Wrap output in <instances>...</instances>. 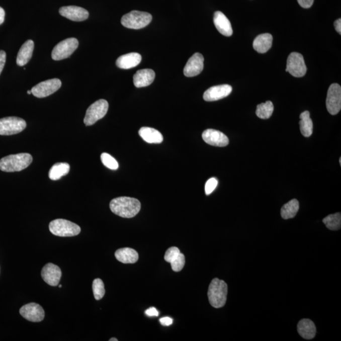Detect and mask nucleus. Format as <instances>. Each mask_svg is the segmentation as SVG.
Here are the masks:
<instances>
[{"label":"nucleus","instance_id":"nucleus-32","mask_svg":"<svg viewBox=\"0 0 341 341\" xmlns=\"http://www.w3.org/2000/svg\"><path fill=\"white\" fill-rule=\"evenodd\" d=\"M101 161L106 167L109 168L111 170L118 169L119 165L115 158L111 156V155L107 154V153H103L101 155Z\"/></svg>","mask_w":341,"mask_h":341},{"label":"nucleus","instance_id":"nucleus-5","mask_svg":"<svg viewBox=\"0 0 341 341\" xmlns=\"http://www.w3.org/2000/svg\"><path fill=\"white\" fill-rule=\"evenodd\" d=\"M152 17L147 12L132 11L123 16L121 23L128 29L144 28L151 22Z\"/></svg>","mask_w":341,"mask_h":341},{"label":"nucleus","instance_id":"nucleus-40","mask_svg":"<svg viewBox=\"0 0 341 341\" xmlns=\"http://www.w3.org/2000/svg\"><path fill=\"white\" fill-rule=\"evenodd\" d=\"M334 27L336 31L339 34H341V19H338L334 22Z\"/></svg>","mask_w":341,"mask_h":341},{"label":"nucleus","instance_id":"nucleus-29","mask_svg":"<svg viewBox=\"0 0 341 341\" xmlns=\"http://www.w3.org/2000/svg\"><path fill=\"white\" fill-rule=\"evenodd\" d=\"M274 111V105L270 101H267L265 103H262L258 106L256 110V115L261 119H269L273 115Z\"/></svg>","mask_w":341,"mask_h":341},{"label":"nucleus","instance_id":"nucleus-8","mask_svg":"<svg viewBox=\"0 0 341 341\" xmlns=\"http://www.w3.org/2000/svg\"><path fill=\"white\" fill-rule=\"evenodd\" d=\"M26 121L21 118L10 117L0 119V135L18 134L26 128Z\"/></svg>","mask_w":341,"mask_h":341},{"label":"nucleus","instance_id":"nucleus-16","mask_svg":"<svg viewBox=\"0 0 341 341\" xmlns=\"http://www.w3.org/2000/svg\"><path fill=\"white\" fill-rule=\"evenodd\" d=\"M59 12L61 16L75 22L86 21L90 16L87 10L76 6L61 7Z\"/></svg>","mask_w":341,"mask_h":341},{"label":"nucleus","instance_id":"nucleus-25","mask_svg":"<svg viewBox=\"0 0 341 341\" xmlns=\"http://www.w3.org/2000/svg\"><path fill=\"white\" fill-rule=\"evenodd\" d=\"M115 255L117 260L123 264H134L138 260L137 251L130 248L118 249Z\"/></svg>","mask_w":341,"mask_h":341},{"label":"nucleus","instance_id":"nucleus-28","mask_svg":"<svg viewBox=\"0 0 341 341\" xmlns=\"http://www.w3.org/2000/svg\"><path fill=\"white\" fill-rule=\"evenodd\" d=\"M299 209H300V205L297 200H291L282 207L281 216L284 219H292L297 214Z\"/></svg>","mask_w":341,"mask_h":341},{"label":"nucleus","instance_id":"nucleus-2","mask_svg":"<svg viewBox=\"0 0 341 341\" xmlns=\"http://www.w3.org/2000/svg\"><path fill=\"white\" fill-rule=\"evenodd\" d=\"M33 160L28 153L7 155L0 159V170L7 173L21 172L28 167Z\"/></svg>","mask_w":341,"mask_h":341},{"label":"nucleus","instance_id":"nucleus-3","mask_svg":"<svg viewBox=\"0 0 341 341\" xmlns=\"http://www.w3.org/2000/svg\"><path fill=\"white\" fill-rule=\"evenodd\" d=\"M207 295L211 306L216 308L222 307L226 303L227 284L218 278L214 279L210 284Z\"/></svg>","mask_w":341,"mask_h":341},{"label":"nucleus","instance_id":"nucleus-18","mask_svg":"<svg viewBox=\"0 0 341 341\" xmlns=\"http://www.w3.org/2000/svg\"><path fill=\"white\" fill-rule=\"evenodd\" d=\"M155 74L151 69L138 70L133 76V83L136 88L147 87L154 80Z\"/></svg>","mask_w":341,"mask_h":341},{"label":"nucleus","instance_id":"nucleus-17","mask_svg":"<svg viewBox=\"0 0 341 341\" xmlns=\"http://www.w3.org/2000/svg\"><path fill=\"white\" fill-rule=\"evenodd\" d=\"M232 87L231 86L224 84V85H220L213 86L208 89L204 94V100L206 101H216L221 100L228 96L232 92Z\"/></svg>","mask_w":341,"mask_h":341},{"label":"nucleus","instance_id":"nucleus-20","mask_svg":"<svg viewBox=\"0 0 341 341\" xmlns=\"http://www.w3.org/2000/svg\"><path fill=\"white\" fill-rule=\"evenodd\" d=\"M142 61V56L139 53H130L119 57L116 61V65L122 69H130L135 67Z\"/></svg>","mask_w":341,"mask_h":341},{"label":"nucleus","instance_id":"nucleus-34","mask_svg":"<svg viewBox=\"0 0 341 341\" xmlns=\"http://www.w3.org/2000/svg\"><path fill=\"white\" fill-rule=\"evenodd\" d=\"M185 264V258L184 254L182 253L178 257V258L175 261L170 263L173 271L175 272L181 271L183 268H184Z\"/></svg>","mask_w":341,"mask_h":341},{"label":"nucleus","instance_id":"nucleus-27","mask_svg":"<svg viewBox=\"0 0 341 341\" xmlns=\"http://www.w3.org/2000/svg\"><path fill=\"white\" fill-rule=\"evenodd\" d=\"M300 131L304 137H309L312 135L313 122L310 118V114L308 111H304L300 115Z\"/></svg>","mask_w":341,"mask_h":341},{"label":"nucleus","instance_id":"nucleus-21","mask_svg":"<svg viewBox=\"0 0 341 341\" xmlns=\"http://www.w3.org/2000/svg\"><path fill=\"white\" fill-rule=\"evenodd\" d=\"M34 48V41L28 40L22 46L17 57V64L19 66L26 65L33 56Z\"/></svg>","mask_w":341,"mask_h":341},{"label":"nucleus","instance_id":"nucleus-6","mask_svg":"<svg viewBox=\"0 0 341 341\" xmlns=\"http://www.w3.org/2000/svg\"><path fill=\"white\" fill-rule=\"evenodd\" d=\"M109 104L107 101L100 100L96 101L88 108L86 111L83 122L86 126L95 124L98 120L105 117L108 112Z\"/></svg>","mask_w":341,"mask_h":341},{"label":"nucleus","instance_id":"nucleus-38","mask_svg":"<svg viewBox=\"0 0 341 341\" xmlns=\"http://www.w3.org/2000/svg\"><path fill=\"white\" fill-rule=\"evenodd\" d=\"M145 314H146L147 316H149V317H157V316L159 315V312H158L156 308L154 307H151L147 309V310L145 311Z\"/></svg>","mask_w":341,"mask_h":341},{"label":"nucleus","instance_id":"nucleus-45","mask_svg":"<svg viewBox=\"0 0 341 341\" xmlns=\"http://www.w3.org/2000/svg\"><path fill=\"white\" fill-rule=\"evenodd\" d=\"M61 286H61V284H60V285H59V288H61Z\"/></svg>","mask_w":341,"mask_h":341},{"label":"nucleus","instance_id":"nucleus-23","mask_svg":"<svg viewBox=\"0 0 341 341\" xmlns=\"http://www.w3.org/2000/svg\"><path fill=\"white\" fill-rule=\"evenodd\" d=\"M273 41V38L271 34L268 33L261 34L254 39L253 43V48L259 53H265L271 48Z\"/></svg>","mask_w":341,"mask_h":341},{"label":"nucleus","instance_id":"nucleus-39","mask_svg":"<svg viewBox=\"0 0 341 341\" xmlns=\"http://www.w3.org/2000/svg\"><path fill=\"white\" fill-rule=\"evenodd\" d=\"M160 322L161 323V325L164 326H169L173 323V319L170 317H163L160 318Z\"/></svg>","mask_w":341,"mask_h":341},{"label":"nucleus","instance_id":"nucleus-1","mask_svg":"<svg viewBox=\"0 0 341 341\" xmlns=\"http://www.w3.org/2000/svg\"><path fill=\"white\" fill-rule=\"evenodd\" d=\"M111 211L118 216L124 218H132L140 211L141 204L135 198L120 197L111 201Z\"/></svg>","mask_w":341,"mask_h":341},{"label":"nucleus","instance_id":"nucleus-33","mask_svg":"<svg viewBox=\"0 0 341 341\" xmlns=\"http://www.w3.org/2000/svg\"><path fill=\"white\" fill-rule=\"evenodd\" d=\"M180 253H181V252H180L179 248L176 246L170 247L165 251L164 260L167 263H172L173 262L176 260Z\"/></svg>","mask_w":341,"mask_h":341},{"label":"nucleus","instance_id":"nucleus-44","mask_svg":"<svg viewBox=\"0 0 341 341\" xmlns=\"http://www.w3.org/2000/svg\"><path fill=\"white\" fill-rule=\"evenodd\" d=\"M339 163H340V165H341V158H340V159H339Z\"/></svg>","mask_w":341,"mask_h":341},{"label":"nucleus","instance_id":"nucleus-13","mask_svg":"<svg viewBox=\"0 0 341 341\" xmlns=\"http://www.w3.org/2000/svg\"><path fill=\"white\" fill-rule=\"evenodd\" d=\"M204 56L199 53H196L190 57L185 66L184 73L187 77L199 75L204 69Z\"/></svg>","mask_w":341,"mask_h":341},{"label":"nucleus","instance_id":"nucleus-37","mask_svg":"<svg viewBox=\"0 0 341 341\" xmlns=\"http://www.w3.org/2000/svg\"><path fill=\"white\" fill-rule=\"evenodd\" d=\"M298 4L304 9L310 8L313 6L314 0H297Z\"/></svg>","mask_w":341,"mask_h":341},{"label":"nucleus","instance_id":"nucleus-24","mask_svg":"<svg viewBox=\"0 0 341 341\" xmlns=\"http://www.w3.org/2000/svg\"><path fill=\"white\" fill-rule=\"evenodd\" d=\"M139 135L143 140L149 144H160L163 137L159 131L150 127H142L139 130Z\"/></svg>","mask_w":341,"mask_h":341},{"label":"nucleus","instance_id":"nucleus-15","mask_svg":"<svg viewBox=\"0 0 341 341\" xmlns=\"http://www.w3.org/2000/svg\"><path fill=\"white\" fill-rule=\"evenodd\" d=\"M61 274L62 273H61L60 268L51 263L47 264L41 271V276L43 280L51 286L58 285L61 278Z\"/></svg>","mask_w":341,"mask_h":341},{"label":"nucleus","instance_id":"nucleus-35","mask_svg":"<svg viewBox=\"0 0 341 341\" xmlns=\"http://www.w3.org/2000/svg\"><path fill=\"white\" fill-rule=\"evenodd\" d=\"M217 184H218V181L215 178H212V179H209L206 182V186H205L206 194L207 195L211 194L214 192V190L216 189Z\"/></svg>","mask_w":341,"mask_h":341},{"label":"nucleus","instance_id":"nucleus-42","mask_svg":"<svg viewBox=\"0 0 341 341\" xmlns=\"http://www.w3.org/2000/svg\"><path fill=\"white\" fill-rule=\"evenodd\" d=\"M110 341H118V339L116 338H110Z\"/></svg>","mask_w":341,"mask_h":341},{"label":"nucleus","instance_id":"nucleus-4","mask_svg":"<svg viewBox=\"0 0 341 341\" xmlns=\"http://www.w3.org/2000/svg\"><path fill=\"white\" fill-rule=\"evenodd\" d=\"M49 231L54 235L60 237H71L80 234V226L68 220L58 219L51 221L49 225Z\"/></svg>","mask_w":341,"mask_h":341},{"label":"nucleus","instance_id":"nucleus-14","mask_svg":"<svg viewBox=\"0 0 341 341\" xmlns=\"http://www.w3.org/2000/svg\"><path fill=\"white\" fill-rule=\"evenodd\" d=\"M202 138L207 144L216 147H226L229 138L223 133L214 129H207L202 133Z\"/></svg>","mask_w":341,"mask_h":341},{"label":"nucleus","instance_id":"nucleus-43","mask_svg":"<svg viewBox=\"0 0 341 341\" xmlns=\"http://www.w3.org/2000/svg\"><path fill=\"white\" fill-rule=\"evenodd\" d=\"M27 94H28V95H31L32 94L31 90L27 91Z\"/></svg>","mask_w":341,"mask_h":341},{"label":"nucleus","instance_id":"nucleus-31","mask_svg":"<svg viewBox=\"0 0 341 341\" xmlns=\"http://www.w3.org/2000/svg\"><path fill=\"white\" fill-rule=\"evenodd\" d=\"M93 290L96 300H100L105 295V284L101 279H96L93 281Z\"/></svg>","mask_w":341,"mask_h":341},{"label":"nucleus","instance_id":"nucleus-26","mask_svg":"<svg viewBox=\"0 0 341 341\" xmlns=\"http://www.w3.org/2000/svg\"><path fill=\"white\" fill-rule=\"evenodd\" d=\"M70 172V165L66 162H58L49 170L48 176L53 181L58 180Z\"/></svg>","mask_w":341,"mask_h":341},{"label":"nucleus","instance_id":"nucleus-11","mask_svg":"<svg viewBox=\"0 0 341 341\" xmlns=\"http://www.w3.org/2000/svg\"><path fill=\"white\" fill-rule=\"evenodd\" d=\"M326 106L332 115H337L340 111L341 88L338 83H332L328 88Z\"/></svg>","mask_w":341,"mask_h":341},{"label":"nucleus","instance_id":"nucleus-36","mask_svg":"<svg viewBox=\"0 0 341 341\" xmlns=\"http://www.w3.org/2000/svg\"><path fill=\"white\" fill-rule=\"evenodd\" d=\"M7 58V54L3 50H0V74L4 70V66L6 65Z\"/></svg>","mask_w":341,"mask_h":341},{"label":"nucleus","instance_id":"nucleus-12","mask_svg":"<svg viewBox=\"0 0 341 341\" xmlns=\"http://www.w3.org/2000/svg\"><path fill=\"white\" fill-rule=\"evenodd\" d=\"M20 313L26 320L33 322H41L44 318L43 307L35 303H28L22 306L20 309Z\"/></svg>","mask_w":341,"mask_h":341},{"label":"nucleus","instance_id":"nucleus-22","mask_svg":"<svg viewBox=\"0 0 341 341\" xmlns=\"http://www.w3.org/2000/svg\"><path fill=\"white\" fill-rule=\"evenodd\" d=\"M298 332L301 337L305 339H311L315 337L316 332V327L315 323L310 319L301 320L298 324Z\"/></svg>","mask_w":341,"mask_h":341},{"label":"nucleus","instance_id":"nucleus-10","mask_svg":"<svg viewBox=\"0 0 341 341\" xmlns=\"http://www.w3.org/2000/svg\"><path fill=\"white\" fill-rule=\"evenodd\" d=\"M286 71L295 77H302L306 73V66L303 56L300 53L293 52L288 56Z\"/></svg>","mask_w":341,"mask_h":341},{"label":"nucleus","instance_id":"nucleus-9","mask_svg":"<svg viewBox=\"0 0 341 341\" xmlns=\"http://www.w3.org/2000/svg\"><path fill=\"white\" fill-rule=\"evenodd\" d=\"M60 79L53 78L42 81L32 88L31 92L36 98H44L53 95L61 88Z\"/></svg>","mask_w":341,"mask_h":341},{"label":"nucleus","instance_id":"nucleus-19","mask_svg":"<svg viewBox=\"0 0 341 341\" xmlns=\"http://www.w3.org/2000/svg\"><path fill=\"white\" fill-rule=\"evenodd\" d=\"M214 23L217 31L222 35L229 37L233 34V29L230 21L221 12H215Z\"/></svg>","mask_w":341,"mask_h":341},{"label":"nucleus","instance_id":"nucleus-30","mask_svg":"<svg viewBox=\"0 0 341 341\" xmlns=\"http://www.w3.org/2000/svg\"><path fill=\"white\" fill-rule=\"evenodd\" d=\"M323 222L330 230H338L340 229L341 226V214L340 212L328 215L323 219Z\"/></svg>","mask_w":341,"mask_h":341},{"label":"nucleus","instance_id":"nucleus-7","mask_svg":"<svg viewBox=\"0 0 341 341\" xmlns=\"http://www.w3.org/2000/svg\"><path fill=\"white\" fill-rule=\"evenodd\" d=\"M78 44L77 39L73 38L61 41L52 51V58L54 60L59 61L68 58L77 49Z\"/></svg>","mask_w":341,"mask_h":341},{"label":"nucleus","instance_id":"nucleus-41","mask_svg":"<svg viewBox=\"0 0 341 341\" xmlns=\"http://www.w3.org/2000/svg\"><path fill=\"white\" fill-rule=\"evenodd\" d=\"M5 16H6V12L4 9L0 7V25L4 23L5 21Z\"/></svg>","mask_w":341,"mask_h":341}]
</instances>
